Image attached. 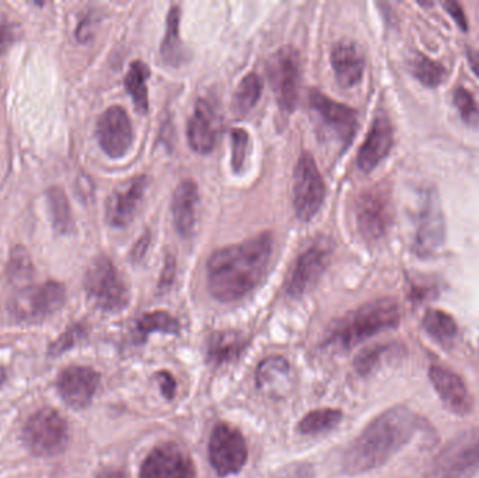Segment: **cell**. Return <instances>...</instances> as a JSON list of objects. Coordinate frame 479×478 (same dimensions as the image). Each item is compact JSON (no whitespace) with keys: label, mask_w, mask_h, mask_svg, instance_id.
<instances>
[{"label":"cell","mask_w":479,"mask_h":478,"mask_svg":"<svg viewBox=\"0 0 479 478\" xmlns=\"http://www.w3.org/2000/svg\"><path fill=\"white\" fill-rule=\"evenodd\" d=\"M82 334V330L80 328H74V330H69V332L65 333L58 341L53 345V353L61 354L62 351L71 348L75 343H76L79 335Z\"/></svg>","instance_id":"41"},{"label":"cell","mask_w":479,"mask_h":478,"mask_svg":"<svg viewBox=\"0 0 479 478\" xmlns=\"http://www.w3.org/2000/svg\"><path fill=\"white\" fill-rule=\"evenodd\" d=\"M46 204H48L49 218L53 222L54 230L58 234H69L75 230L74 215L71 204L66 194L58 185L46 190Z\"/></svg>","instance_id":"27"},{"label":"cell","mask_w":479,"mask_h":478,"mask_svg":"<svg viewBox=\"0 0 479 478\" xmlns=\"http://www.w3.org/2000/svg\"><path fill=\"white\" fill-rule=\"evenodd\" d=\"M394 144V128L387 114L379 113L357 154V166L364 173H370L388 156Z\"/></svg>","instance_id":"19"},{"label":"cell","mask_w":479,"mask_h":478,"mask_svg":"<svg viewBox=\"0 0 479 478\" xmlns=\"http://www.w3.org/2000/svg\"><path fill=\"white\" fill-rule=\"evenodd\" d=\"M208 453L212 469L219 477L235 475L247 464V441L232 423H217L209 436Z\"/></svg>","instance_id":"8"},{"label":"cell","mask_w":479,"mask_h":478,"mask_svg":"<svg viewBox=\"0 0 479 478\" xmlns=\"http://www.w3.org/2000/svg\"><path fill=\"white\" fill-rule=\"evenodd\" d=\"M418 426V415L411 408H388L352 442L344 456V469L348 474L357 475L384 466L411 442Z\"/></svg>","instance_id":"2"},{"label":"cell","mask_w":479,"mask_h":478,"mask_svg":"<svg viewBox=\"0 0 479 478\" xmlns=\"http://www.w3.org/2000/svg\"><path fill=\"white\" fill-rule=\"evenodd\" d=\"M17 37L15 25L7 19L6 15H0V58L4 56L9 46L15 43Z\"/></svg>","instance_id":"38"},{"label":"cell","mask_w":479,"mask_h":478,"mask_svg":"<svg viewBox=\"0 0 479 478\" xmlns=\"http://www.w3.org/2000/svg\"><path fill=\"white\" fill-rule=\"evenodd\" d=\"M446 242V222L436 190H426L422 195L416 218L414 249L421 257L436 254Z\"/></svg>","instance_id":"11"},{"label":"cell","mask_w":479,"mask_h":478,"mask_svg":"<svg viewBox=\"0 0 479 478\" xmlns=\"http://www.w3.org/2000/svg\"><path fill=\"white\" fill-rule=\"evenodd\" d=\"M263 95V80L256 74H248L235 89L233 108L237 114H247L260 102Z\"/></svg>","instance_id":"32"},{"label":"cell","mask_w":479,"mask_h":478,"mask_svg":"<svg viewBox=\"0 0 479 478\" xmlns=\"http://www.w3.org/2000/svg\"><path fill=\"white\" fill-rule=\"evenodd\" d=\"M198 203L199 193L195 181H181L173 194L171 211H173L175 230L184 239H190L195 234Z\"/></svg>","instance_id":"22"},{"label":"cell","mask_w":479,"mask_h":478,"mask_svg":"<svg viewBox=\"0 0 479 478\" xmlns=\"http://www.w3.org/2000/svg\"><path fill=\"white\" fill-rule=\"evenodd\" d=\"M67 423L54 408H41L34 413L23 430V442L35 456H55L66 446Z\"/></svg>","instance_id":"7"},{"label":"cell","mask_w":479,"mask_h":478,"mask_svg":"<svg viewBox=\"0 0 479 478\" xmlns=\"http://www.w3.org/2000/svg\"><path fill=\"white\" fill-rule=\"evenodd\" d=\"M331 66L336 82L344 89L361 84L364 74V58L356 44L342 40L331 49Z\"/></svg>","instance_id":"23"},{"label":"cell","mask_w":479,"mask_h":478,"mask_svg":"<svg viewBox=\"0 0 479 478\" xmlns=\"http://www.w3.org/2000/svg\"><path fill=\"white\" fill-rule=\"evenodd\" d=\"M325 183L312 154H302L294 172V208L300 221H312L325 200Z\"/></svg>","instance_id":"10"},{"label":"cell","mask_w":479,"mask_h":478,"mask_svg":"<svg viewBox=\"0 0 479 478\" xmlns=\"http://www.w3.org/2000/svg\"><path fill=\"white\" fill-rule=\"evenodd\" d=\"M149 77L150 71L147 65L142 61H135L129 66L128 74L124 80L126 92L134 100L135 108L141 114H147L149 111V92H147Z\"/></svg>","instance_id":"28"},{"label":"cell","mask_w":479,"mask_h":478,"mask_svg":"<svg viewBox=\"0 0 479 478\" xmlns=\"http://www.w3.org/2000/svg\"><path fill=\"white\" fill-rule=\"evenodd\" d=\"M274 236L263 232L238 244L216 250L206 264L208 289L216 301H242L258 288L268 273Z\"/></svg>","instance_id":"1"},{"label":"cell","mask_w":479,"mask_h":478,"mask_svg":"<svg viewBox=\"0 0 479 478\" xmlns=\"http://www.w3.org/2000/svg\"><path fill=\"white\" fill-rule=\"evenodd\" d=\"M266 72L279 107L284 113H292L299 98V53L294 46H282L269 58Z\"/></svg>","instance_id":"9"},{"label":"cell","mask_w":479,"mask_h":478,"mask_svg":"<svg viewBox=\"0 0 479 478\" xmlns=\"http://www.w3.org/2000/svg\"><path fill=\"white\" fill-rule=\"evenodd\" d=\"M413 72L414 76H415L424 86L431 87V89L440 86L447 77V69L444 68V65L424 55L416 56V58L414 59Z\"/></svg>","instance_id":"33"},{"label":"cell","mask_w":479,"mask_h":478,"mask_svg":"<svg viewBox=\"0 0 479 478\" xmlns=\"http://www.w3.org/2000/svg\"><path fill=\"white\" fill-rule=\"evenodd\" d=\"M391 350H393L391 345H375V347H370L362 351L354 362L357 373H370L375 366L379 365L383 356L387 355Z\"/></svg>","instance_id":"36"},{"label":"cell","mask_w":479,"mask_h":478,"mask_svg":"<svg viewBox=\"0 0 479 478\" xmlns=\"http://www.w3.org/2000/svg\"><path fill=\"white\" fill-rule=\"evenodd\" d=\"M180 322L175 316H171L170 313L163 310L145 313L144 316L139 317L136 322V334L144 341L153 333L177 335L180 334Z\"/></svg>","instance_id":"31"},{"label":"cell","mask_w":479,"mask_h":478,"mask_svg":"<svg viewBox=\"0 0 479 478\" xmlns=\"http://www.w3.org/2000/svg\"><path fill=\"white\" fill-rule=\"evenodd\" d=\"M467 59L471 69H473L474 74H475V76L479 79V51H475V49H467Z\"/></svg>","instance_id":"44"},{"label":"cell","mask_w":479,"mask_h":478,"mask_svg":"<svg viewBox=\"0 0 479 478\" xmlns=\"http://www.w3.org/2000/svg\"><path fill=\"white\" fill-rule=\"evenodd\" d=\"M147 184L149 180L146 175H138L111 194L105 206V219L111 227L123 229L132 224L144 200Z\"/></svg>","instance_id":"18"},{"label":"cell","mask_w":479,"mask_h":478,"mask_svg":"<svg viewBox=\"0 0 479 478\" xmlns=\"http://www.w3.org/2000/svg\"><path fill=\"white\" fill-rule=\"evenodd\" d=\"M443 7L447 10L452 19L457 23L458 27L463 31L468 30L467 17H465L464 10L457 2H452V0H447V2H443Z\"/></svg>","instance_id":"39"},{"label":"cell","mask_w":479,"mask_h":478,"mask_svg":"<svg viewBox=\"0 0 479 478\" xmlns=\"http://www.w3.org/2000/svg\"><path fill=\"white\" fill-rule=\"evenodd\" d=\"M429 379L443 404L452 413L457 415L470 414L474 407L473 395L461 376L452 369L434 365L429 369Z\"/></svg>","instance_id":"20"},{"label":"cell","mask_w":479,"mask_h":478,"mask_svg":"<svg viewBox=\"0 0 479 478\" xmlns=\"http://www.w3.org/2000/svg\"><path fill=\"white\" fill-rule=\"evenodd\" d=\"M139 478H196V467L190 454L178 444L165 442L147 454Z\"/></svg>","instance_id":"14"},{"label":"cell","mask_w":479,"mask_h":478,"mask_svg":"<svg viewBox=\"0 0 479 478\" xmlns=\"http://www.w3.org/2000/svg\"><path fill=\"white\" fill-rule=\"evenodd\" d=\"M401 322V310L393 299H377L349 312L331 327L325 345L349 351L361 343L397 327Z\"/></svg>","instance_id":"3"},{"label":"cell","mask_w":479,"mask_h":478,"mask_svg":"<svg viewBox=\"0 0 479 478\" xmlns=\"http://www.w3.org/2000/svg\"><path fill=\"white\" fill-rule=\"evenodd\" d=\"M219 118L211 103L205 98L198 100L186 126V139L191 149L198 154H212L219 139Z\"/></svg>","instance_id":"21"},{"label":"cell","mask_w":479,"mask_h":478,"mask_svg":"<svg viewBox=\"0 0 479 478\" xmlns=\"http://www.w3.org/2000/svg\"><path fill=\"white\" fill-rule=\"evenodd\" d=\"M156 379L159 381L162 394L165 395V399H175V390H177V383H175V377L171 376V373H168V372L162 371L156 373Z\"/></svg>","instance_id":"40"},{"label":"cell","mask_w":479,"mask_h":478,"mask_svg":"<svg viewBox=\"0 0 479 478\" xmlns=\"http://www.w3.org/2000/svg\"><path fill=\"white\" fill-rule=\"evenodd\" d=\"M85 291L89 301L101 312H123L131 302V291L125 278L105 255H98L87 267Z\"/></svg>","instance_id":"4"},{"label":"cell","mask_w":479,"mask_h":478,"mask_svg":"<svg viewBox=\"0 0 479 478\" xmlns=\"http://www.w3.org/2000/svg\"><path fill=\"white\" fill-rule=\"evenodd\" d=\"M95 136L101 151L111 159L125 156L134 144V128L128 113L119 105L107 108L98 118Z\"/></svg>","instance_id":"16"},{"label":"cell","mask_w":479,"mask_h":478,"mask_svg":"<svg viewBox=\"0 0 479 478\" xmlns=\"http://www.w3.org/2000/svg\"><path fill=\"white\" fill-rule=\"evenodd\" d=\"M357 229L367 242H377L387 234L394 219L390 188L377 184L357 196L354 205Z\"/></svg>","instance_id":"6"},{"label":"cell","mask_w":479,"mask_h":478,"mask_svg":"<svg viewBox=\"0 0 479 478\" xmlns=\"http://www.w3.org/2000/svg\"><path fill=\"white\" fill-rule=\"evenodd\" d=\"M479 472V428L450 439L432 459L424 478H471Z\"/></svg>","instance_id":"5"},{"label":"cell","mask_w":479,"mask_h":478,"mask_svg":"<svg viewBox=\"0 0 479 478\" xmlns=\"http://www.w3.org/2000/svg\"><path fill=\"white\" fill-rule=\"evenodd\" d=\"M175 257L168 255L165 260V270H163L162 278H160L159 288L168 289L175 281Z\"/></svg>","instance_id":"42"},{"label":"cell","mask_w":479,"mask_h":478,"mask_svg":"<svg viewBox=\"0 0 479 478\" xmlns=\"http://www.w3.org/2000/svg\"><path fill=\"white\" fill-rule=\"evenodd\" d=\"M95 478H128L125 472L119 469H105L98 473Z\"/></svg>","instance_id":"45"},{"label":"cell","mask_w":479,"mask_h":478,"mask_svg":"<svg viewBox=\"0 0 479 478\" xmlns=\"http://www.w3.org/2000/svg\"><path fill=\"white\" fill-rule=\"evenodd\" d=\"M6 369H5L4 366H0V387L4 386L5 382H6Z\"/></svg>","instance_id":"46"},{"label":"cell","mask_w":479,"mask_h":478,"mask_svg":"<svg viewBox=\"0 0 479 478\" xmlns=\"http://www.w3.org/2000/svg\"><path fill=\"white\" fill-rule=\"evenodd\" d=\"M309 103L320 123L338 139L339 144L344 147L349 146L359 125L356 111L349 105L335 102L317 89L310 92Z\"/></svg>","instance_id":"15"},{"label":"cell","mask_w":479,"mask_h":478,"mask_svg":"<svg viewBox=\"0 0 479 478\" xmlns=\"http://www.w3.org/2000/svg\"><path fill=\"white\" fill-rule=\"evenodd\" d=\"M66 301V289L61 283L46 281L15 294L12 313L22 322H37L53 316Z\"/></svg>","instance_id":"12"},{"label":"cell","mask_w":479,"mask_h":478,"mask_svg":"<svg viewBox=\"0 0 479 478\" xmlns=\"http://www.w3.org/2000/svg\"><path fill=\"white\" fill-rule=\"evenodd\" d=\"M344 413L338 408H320L310 411L297 423V433L303 436H318L330 433L341 423Z\"/></svg>","instance_id":"29"},{"label":"cell","mask_w":479,"mask_h":478,"mask_svg":"<svg viewBox=\"0 0 479 478\" xmlns=\"http://www.w3.org/2000/svg\"><path fill=\"white\" fill-rule=\"evenodd\" d=\"M453 102L460 111L461 120L467 125L479 126V105L467 89L457 87L453 93Z\"/></svg>","instance_id":"34"},{"label":"cell","mask_w":479,"mask_h":478,"mask_svg":"<svg viewBox=\"0 0 479 478\" xmlns=\"http://www.w3.org/2000/svg\"><path fill=\"white\" fill-rule=\"evenodd\" d=\"M272 478H315L314 467L307 462H294L276 470Z\"/></svg>","instance_id":"37"},{"label":"cell","mask_w":479,"mask_h":478,"mask_svg":"<svg viewBox=\"0 0 479 478\" xmlns=\"http://www.w3.org/2000/svg\"><path fill=\"white\" fill-rule=\"evenodd\" d=\"M232 139V169L235 173H240L244 169L248 151H250V135L243 128H233L230 132Z\"/></svg>","instance_id":"35"},{"label":"cell","mask_w":479,"mask_h":478,"mask_svg":"<svg viewBox=\"0 0 479 478\" xmlns=\"http://www.w3.org/2000/svg\"><path fill=\"white\" fill-rule=\"evenodd\" d=\"M150 242H152V237H150L149 232H146V234L136 242V244L134 245V249H132L131 253L132 261L138 263V261H141L142 258L145 257L147 250H149Z\"/></svg>","instance_id":"43"},{"label":"cell","mask_w":479,"mask_h":478,"mask_svg":"<svg viewBox=\"0 0 479 478\" xmlns=\"http://www.w3.org/2000/svg\"><path fill=\"white\" fill-rule=\"evenodd\" d=\"M180 7L171 6L165 25V35L160 45V58L171 68H178L188 58L180 35Z\"/></svg>","instance_id":"26"},{"label":"cell","mask_w":479,"mask_h":478,"mask_svg":"<svg viewBox=\"0 0 479 478\" xmlns=\"http://www.w3.org/2000/svg\"><path fill=\"white\" fill-rule=\"evenodd\" d=\"M422 324H424L426 334L443 345L452 344L458 334L457 323L450 316L449 313L443 312V310H427L424 320H422Z\"/></svg>","instance_id":"30"},{"label":"cell","mask_w":479,"mask_h":478,"mask_svg":"<svg viewBox=\"0 0 479 478\" xmlns=\"http://www.w3.org/2000/svg\"><path fill=\"white\" fill-rule=\"evenodd\" d=\"M333 254V244L327 239H318L297 257L290 271L286 292L292 298H300L314 288L327 270Z\"/></svg>","instance_id":"13"},{"label":"cell","mask_w":479,"mask_h":478,"mask_svg":"<svg viewBox=\"0 0 479 478\" xmlns=\"http://www.w3.org/2000/svg\"><path fill=\"white\" fill-rule=\"evenodd\" d=\"M248 347L247 337L238 332H216L211 335L206 359L214 366H224L237 361Z\"/></svg>","instance_id":"25"},{"label":"cell","mask_w":479,"mask_h":478,"mask_svg":"<svg viewBox=\"0 0 479 478\" xmlns=\"http://www.w3.org/2000/svg\"><path fill=\"white\" fill-rule=\"evenodd\" d=\"M256 386L272 397L286 394L290 386V363L284 356H268L256 371Z\"/></svg>","instance_id":"24"},{"label":"cell","mask_w":479,"mask_h":478,"mask_svg":"<svg viewBox=\"0 0 479 478\" xmlns=\"http://www.w3.org/2000/svg\"><path fill=\"white\" fill-rule=\"evenodd\" d=\"M100 379V373L89 366H69L59 374V394L69 407L83 410L95 399Z\"/></svg>","instance_id":"17"}]
</instances>
